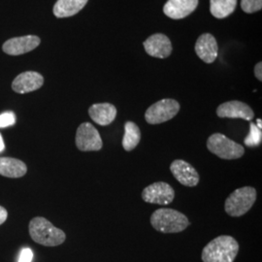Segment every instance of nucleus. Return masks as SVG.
<instances>
[{
    "label": "nucleus",
    "instance_id": "nucleus-1",
    "mask_svg": "<svg viewBox=\"0 0 262 262\" xmlns=\"http://www.w3.org/2000/svg\"><path fill=\"white\" fill-rule=\"evenodd\" d=\"M239 252V244L232 236L222 235L207 244L202 251L203 262H233Z\"/></svg>",
    "mask_w": 262,
    "mask_h": 262
},
{
    "label": "nucleus",
    "instance_id": "nucleus-2",
    "mask_svg": "<svg viewBox=\"0 0 262 262\" xmlns=\"http://www.w3.org/2000/svg\"><path fill=\"white\" fill-rule=\"evenodd\" d=\"M28 229L32 240L42 246L56 247L66 241V233L42 216L32 219Z\"/></svg>",
    "mask_w": 262,
    "mask_h": 262
},
{
    "label": "nucleus",
    "instance_id": "nucleus-3",
    "mask_svg": "<svg viewBox=\"0 0 262 262\" xmlns=\"http://www.w3.org/2000/svg\"><path fill=\"white\" fill-rule=\"evenodd\" d=\"M150 225L161 233H179L189 225L186 215L174 209L161 208L150 215Z\"/></svg>",
    "mask_w": 262,
    "mask_h": 262
},
{
    "label": "nucleus",
    "instance_id": "nucleus-4",
    "mask_svg": "<svg viewBox=\"0 0 262 262\" xmlns=\"http://www.w3.org/2000/svg\"><path fill=\"white\" fill-rule=\"evenodd\" d=\"M256 189L253 187H239L226 198L225 210L227 215L239 217L247 214L256 201Z\"/></svg>",
    "mask_w": 262,
    "mask_h": 262
},
{
    "label": "nucleus",
    "instance_id": "nucleus-5",
    "mask_svg": "<svg viewBox=\"0 0 262 262\" xmlns=\"http://www.w3.org/2000/svg\"><path fill=\"white\" fill-rule=\"evenodd\" d=\"M207 149L222 159H241L245 154L243 146L222 133H214L207 140Z\"/></svg>",
    "mask_w": 262,
    "mask_h": 262
},
{
    "label": "nucleus",
    "instance_id": "nucleus-6",
    "mask_svg": "<svg viewBox=\"0 0 262 262\" xmlns=\"http://www.w3.org/2000/svg\"><path fill=\"white\" fill-rule=\"evenodd\" d=\"M180 111V104L175 99H161L152 104L145 113V120L150 124H160L172 120Z\"/></svg>",
    "mask_w": 262,
    "mask_h": 262
},
{
    "label": "nucleus",
    "instance_id": "nucleus-7",
    "mask_svg": "<svg viewBox=\"0 0 262 262\" xmlns=\"http://www.w3.org/2000/svg\"><path fill=\"white\" fill-rule=\"evenodd\" d=\"M76 146L82 151H97L103 147L98 130L90 122L80 124L76 132Z\"/></svg>",
    "mask_w": 262,
    "mask_h": 262
},
{
    "label": "nucleus",
    "instance_id": "nucleus-8",
    "mask_svg": "<svg viewBox=\"0 0 262 262\" xmlns=\"http://www.w3.org/2000/svg\"><path fill=\"white\" fill-rule=\"evenodd\" d=\"M141 195L142 199L147 203L169 205L175 198V190L165 182H157L145 187Z\"/></svg>",
    "mask_w": 262,
    "mask_h": 262
},
{
    "label": "nucleus",
    "instance_id": "nucleus-9",
    "mask_svg": "<svg viewBox=\"0 0 262 262\" xmlns=\"http://www.w3.org/2000/svg\"><path fill=\"white\" fill-rule=\"evenodd\" d=\"M170 171L173 176L183 186L196 187L199 183V174L191 164L183 159H176L170 165Z\"/></svg>",
    "mask_w": 262,
    "mask_h": 262
},
{
    "label": "nucleus",
    "instance_id": "nucleus-10",
    "mask_svg": "<svg viewBox=\"0 0 262 262\" xmlns=\"http://www.w3.org/2000/svg\"><path fill=\"white\" fill-rule=\"evenodd\" d=\"M216 115L220 118L242 119L251 122L254 117L253 109L242 101L232 100L221 104L216 109Z\"/></svg>",
    "mask_w": 262,
    "mask_h": 262
},
{
    "label": "nucleus",
    "instance_id": "nucleus-11",
    "mask_svg": "<svg viewBox=\"0 0 262 262\" xmlns=\"http://www.w3.org/2000/svg\"><path fill=\"white\" fill-rule=\"evenodd\" d=\"M40 42V38L35 35L12 38L3 44L2 50L10 56H19L36 49Z\"/></svg>",
    "mask_w": 262,
    "mask_h": 262
},
{
    "label": "nucleus",
    "instance_id": "nucleus-12",
    "mask_svg": "<svg viewBox=\"0 0 262 262\" xmlns=\"http://www.w3.org/2000/svg\"><path fill=\"white\" fill-rule=\"evenodd\" d=\"M44 84V78L34 71L24 72L16 77L12 83V89L17 94H28L39 90Z\"/></svg>",
    "mask_w": 262,
    "mask_h": 262
},
{
    "label": "nucleus",
    "instance_id": "nucleus-13",
    "mask_svg": "<svg viewBox=\"0 0 262 262\" xmlns=\"http://www.w3.org/2000/svg\"><path fill=\"white\" fill-rule=\"evenodd\" d=\"M144 48L148 55L158 58H166L172 53V44L166 35L157 33L144 42Z\"/></svg>",
    "mask_w": 262,
    "mask_h": 262
},
{
    "label": "nucleus",
    "instance_id": "nucleus-14",
    "mask_svg": "<svg viewBox=\"0 0 262 262\" xmlns=\"http://www.w3.org/2000/svg\"><path fill=\"white\" fill-rule=\"evenodd\" d=\"M197 5L198 0H168L163 7V12L171 19H184L196 9Z\"/></svg>",
    "mask_w": 262,
    "mask_h": 262
},
{
    "label": "nucleus",
    "instance_id": "nucleus-15",
    "mask_svg": "<svg viewBox=\"0 0 262 262\" xmlns=\"http://www.w3.org/2000/svg\"><path fill=\"white\" fill-rule=\"evenodd\" d=\"M195 52L200 59L206 63H213L217 57L219 46L215 38L210 34H202L197 39Z\"/></svg>",
    "mask_w": 262,
    "mask_h": 262
},
{
    "label": "nucleus",
    "instance_id": "nucleus-16",
    "mask_svg": "<svg viewBox=\"0 0 262 262\" xmlns=\"http://www.w3.org/2000/svg\"><path fill=\"white\" fill-rule=\"evenodd\" d=\"M89 115L95 123L107 126L117 117V108L111 103L94 104L89 109Z\"/></svg>",
    "mask_w": 262,
    "mask_h": 262
},
{
    "label": "nucleus",
    "instance_id": "nucleus-17",
    "mask_svg": "<svg viewBox=\"0 0 262 262\" xmlns=\"http://www.w3.org/2000/svg\"><path fill=\"white\" fill-rule=\"evenodd\" d=\"M28 172L25 162L12 158H0V175L8 178H20Z\"/></svg>",
    "mask_w": 262,
    "mask_h": 262
},
{
    "label": "nucleus",
    "instance_id": "nucleus-18",
    "mask_svg": "<svg viewBox=\"0 0 262 262\" xmlns=\"http://www.w3.org/2000/svg\"><path fill=\"white\" fill-rule=\"evenodd\" d=\"M89 0H57L54 6L56 18H69L84 8Z\"/></svg>",
    "mask_w": 262,
    "mask_h": 262
},
{
    "label": "nucleus",
    "instance_id": "nucleus-19",
    "mask_svg": "<svg viewBox=\"0 0 262 262\" xmlns=\"http://www.w3.org/2000/svg\"><path fill=\"white\" fill-rule=\"evenodd\" d=\"M141 141V130L138 125L133 122H126L124 124V134L122 138V148L126 151L134 150Z\"/></svg>",
    "mask_w": 262,
    "mask_h": 262
},
{
    "label": "nucleus",
    "instance_id": "nucleus-20",
    "mask_svg": "<svg viewBox=\"0 0 262 262\" xmlns=\"http://www.w3.org/2000/svg\"><path fill=\"white\" fill-rule=\"evenodd\" d=\"M237 6V0H210V11L217 19H225L231 15Z\"/></svg>",
    "mask_w": 262,
    "mask_h": 262
},
{
    "label": "nucleus",
    "instance_id": "nucleus-21",
    "mask_svg": "<svg viewBox=\"0 0 262 262\" xmlns=\"http://www.w3.org/2000/svg\"><path fill=\"white\" fill-rule=\"evenodd\" d=\"M262 132L254 123L251 122L250 124V133L245 138V146L247 147H257L261 144Z\"/></svg>",
    "mask_w": 262,
    "mask_h": 262
},
{
    "label": "nucleus",
    "instance_id": "nucleus-22",
    "mask_svg": "<svg viewBox=\"0 0 262 262\" xmlns=\"http://www.w3.org/2000/svg\"><path fill=\"white\" fill-rule=\"evenodd\" d=\"M241 8L245 13L252 14L262 8V0H241Z\"/></svg>",
    "mask_w": 262,
    "mask_h": 262
},
{
    "label": "nucleus",
    "instance_id": "nucleus-23",
    "mask_svg": "<svg viewBox=\"0 0 262 262\" xmlns=\"http://www.w3.org/2000/svg\"><path fill=\"white\" fill-rule=\"evenodd\" d=\"M16 122V116L13 112H5L0 115V128L8 127Z\"/></svg>",
    "mask_w": 262,
    "mask_h": 262
},
{
    "label": "nucleus",
    "instance_id": "nucleus-24",
    "mask_svg": "<svg viewBox=\"0 0 262 262\" xmlns=\"http://www.w3.org/2000/svg\"><path fill=\"white\" fill-rule=\"evenodd\" d=\"M33 253L30 249H24L19 255V262H31Z\"/></svg>",
    "mask_w": 262,
    "mask_h": 262
},
{
    "label": "nucleus",
    "instance_id": "nucleus-25",
    "mask_svg": "<svg viewBox=\"0 0 262 262\" xmlns=\"http://www.w3.org/2000/svg\"><path fill=\"white\" fill-rule=\"evenodd\" d=\"M254 75L258 81H262V63L258 62L254 67Z\"/></svg>",
    "mask_w": 262,
    "mask_h": 262
},
{
    "label": "nucleus",
    "instance_id": "nucleus-26",
    "mask_svg": "<svg viewBox=\"0 0 262 262\" xmlns=\"http://www.w3.org/2000/svg\"><path fill=\"white\" fill-rule=\"evenodd\" d=\"M8 217V212L4 207L0 206V225L4 224Z\"/></svg>",
    "mask_w": 262,
    "mask_h": 262
},
{
    "label": "nucleus",
    "instance_id": "nucleus-27",
    "mask_svg": "<svg viewBox=\"0 0 262 262\" xmlns=\"http://www.w3.org/2000/svg\"><path fill=\"white\" fill-rule=\"evenodd\" d=\"M4 148H5V145H4V142H3V138H2V136L0 134V151L4 150Z\"/></svg>",
    "mask_w": 262,
    "mask_h": 262
},
{
    "label": "nucleus",
    "instance_id": "nucleus-28",
    "mask_svg": "<svg viewBox=\"0 0 262 262\" xmlns=\"http://www.w3.org/2000/svg\"><path fill=\"white\" fill-rule=\"evenodd\" d=\"M256 123H257V125H256V126H257L259 129H261V120H260V119H257V120H256Z\"/></svg>",
    "mask_w": 262,
    "mask_h": 262
}]
</instances>
